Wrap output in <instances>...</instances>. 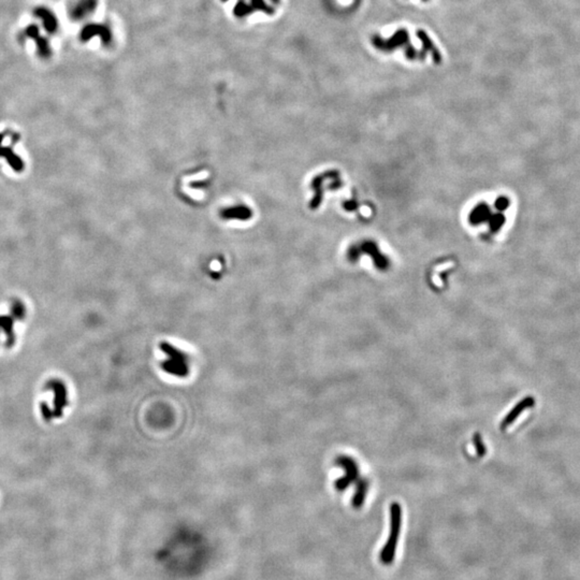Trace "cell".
<instances>
[{
  "instance_id": "9c48e42d",
  "label": "cell",
  "mask_w": 580,
  "mask_h": 580,
  "mask_svg": "<svg viewBox=\"0 0 580 580\" xmlns=\"http://www.w3.org/2000/svg\"><path fill=\"white\" fill-rule=\"evenodd\" d=\"M96 8V0H81L70 11L73 20H82L84 16L91 13Z\"/></svg>"
},
{
  "instance_id": "7a4b0ae2",
  "label": "cell",
  "mask_w": 580,
  "mask_h": 580,
  "mask_svg": "<svg viewBox=\"0 0 580 580\" xmlns=\"http://www.w3.org/2000/svg\"><path fill=\"white\" fill-rule=\"evenodd\" d=\"M391 533L389 539L386 544V547L383 548L381 554V560L383 563H390L395 556V548L397 546V541L400 533L401 528V507L398 503H394L391 505Z\"/></svg>"
},
{
  "instance_id": "3957f363",
  "label": "cell",
  "mask_w": 580,
  "mask_h": 580,
  "mask_svg": "<svg viewBox=\"0 0 580 580\" xmlns=\"http://www.w3.org/2000/svg\"><path fill=\"white\" fill-rule=\"evenodd\" d=\"M373 45L379 51L390 53L399 48L405 49L409 44V36L406 29H399L388 39H382L379 36L373 37Z\"/></svg>"
},
{
  "instance_id": "8fae6325",
  "label": "cell",
  "mask_w": 580,
  "mask_h": 580,
  "mask_svg": "<svg viewBox=\"0 0 580 580\" xmlns=\"http://www.w3.org/2000/svg\"><path fill=\"white\" fill-rule=\"evenodd\" d=\"M368 488H369V482L367 479H361L358 482L356 493H355L352 499V505L356 508H358L363 504L364 498H366V494L368 492Z\"/></svg>"
},
{
  "instance_id": "7c38bea8",
  "label": "cell",
  "mask_w": 580,
  "mask_h": 580,
  "mask_svg": "<svg viewBox=\"0 0 580 580\" xmlns=\"http://www.w3.org/2000/svg\"><path fill=\"white\" fill-rule=\"evenodd\" d=\"M473 443H474L477 455H478L479 457H484L486 454V447H485L482 438H481L479 433H475L473 435Z\"/></svg>"
},
{
  "instance_id": "30bf717a",
  "label": "cell",
  "mask_w": 580,
  "mask_h": 580,
  "mask_svg": "<svg viewBox=\"0 0 580 580\" xmlns=\"http://www.w3.org/2000/svg\"><path fill=\"white\" fill-rule=\"evenodd\" d=\"M95 36H100L102 40L105 41H108L109 39V33L107 28L102 27L101 25H88L83 29L81 37L84 41H86Z\"/></svg>"
},
{
  "instance_id": "8992f818",
  "label": "cell",
  "mask_w": 580,
  "mask_h": 580,
  "mask_svg": "<svg viewBox=\"0 0 580 580\" xmlns=\"http://www.w3.org/2000/svg\"><path fill=\"white\" fill-rule=\"evenodd\" d=\"M534 402L535 401L532 397H528L526 399H523L522 401H520L519 403L509 411L508 415L503 419V422L501 424V429L504 430V429H506L507 427H509L514 422V420H516L520 416V414L522 413L523 410H526L532 406H534Z\"/></svg>"
},
{
  "instance_id": "ba28073f",
  "label": "cell",
  "mask_w": 580,
  "mask_h": 580,
  "mask_svg": "<svg viewBox=\"0 0 580 580\" xmlns=\"http://www.w3.org/2000/svg\"><path fill=\"white\" fill-rule=\"evenodd\" d=\"M417 37L418 39L422 41L423 43V50L426 53H430L432 56V59L435 63H441L442 62V55L441 52L438 51V49L434 45L433 41L431 40V38L427 35L426 31L424 30H418L417 31Z\"/></svg>"
},
{
  "instance_id": "277c9868",
  "label": "cell",
  "mask_w": 580,
  "mask_h": 580,
  "mask_svg": "<svg viewBox=\"0 0 580 580\" xmlns=\"http://www.w3.org/2000/svg\"><path fill=\"white\" fill-rule=\"evenodd\" d=\"M336 465L341 466L346 473L345 476L341 477V478H339L334 484L336 489H338L339 491H343L347 488L351 482H353L358 478V475H359L358 465H357L356 461L351 459L350 457H347V456L338 457V459H336Z\"/></svg>"
},
{
  "instance_id": "52a82bcc",
  "label": "cell",
  "mask_w": 580,
  "mask_h": 580,
  "mask_svg": "<svg viewBox=\"0 0 580 580\" xmlns=\"http://www.w3.org/2000/svg\"><path fill=\"white\" fill-rule=\"evenodd\" d=\"M34 13L42 21L43 27L46 31L53 34L57 30L58 28L57 18H56L55 14L51 10H49L48 8H37Z\"/></svg>"
},
{
  "instance_id": "5b68a950",
  "label": "cell",
  "mask_w": 580,
  "mask_h": 580,
  "mask_svg": "<svg viewBox=\"0 0 580 580\" xmlns=\"http://www.w3.org/2000/svg\"><path fill=\"white\" fill-rule=\"evenodd\" d=\"M23 36L25 38H29L35 41V43L37 44V49H38V53L42 56V57H49L51 55V48L49 45V42L44 37L40 35L38 27L35 25H29L27 28H25Z\"/></svg>"
},
{
  "instance_id": "6da1fadb",
  "label": "cell",
  "mask_w": 580,
  "mask_h": 580,
  "mask_svg": "<svg viewBox=\"0 0 580 580\" xmlns=\"http://www.w3.org/2000/svg\"><path fill=\"white\" fill-rule=\"evenodd\" d=\"M160 349L166 356L162 362V369L164 372L179 378H184L189 375L191 360L188 353L167 342L160 344Z\"/></svg>"
},
{
  "instance_id": "4fadbf2b",
  "label": "cell",
  "mask_w": 580,
  "mask_h": 580,
  "mask_svg": "<svg viewBox=\"0 0 580 580\" xmlns=\"http://www.w3.org/2000/svg\"><path fill=\"white\" fill-rule=\"evenodd\" d=\"M424 2H428V0H424Z\"/></svg>"
}]
</instances>
